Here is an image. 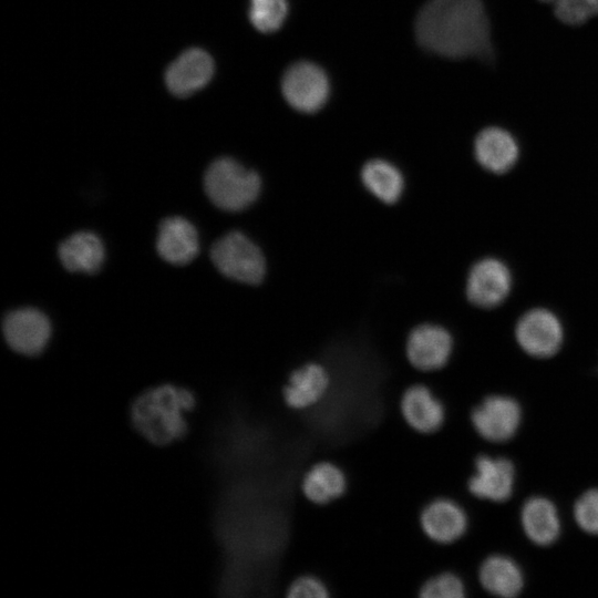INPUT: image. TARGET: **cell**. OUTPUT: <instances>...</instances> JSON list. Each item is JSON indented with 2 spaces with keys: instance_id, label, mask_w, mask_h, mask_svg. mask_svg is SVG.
<instances>
[{
  "instance_id": "13",
  "label": "cell",
  "mask_w": 598,
  "mask_h": 598,
  "mask_svg": "<svg viewBox=\"0 0 598 598\" xmlns=\"http://www.w3.org/2000/svg\"><path fill=\"white\" fill-rule=\"evenodd\" d=\"M511 287L512 276L506 265L495 258H484L468 272L466 297L473 305L489 309L506 299Z\"/></svg>"
},
{
  "instance_id": "9",
  "label": "cell",
  "mask_w": 598,
  "mask_h": 598,
  "mask_svg": "<svg viewBox=\"0 0 598 598\" xmlns=\"http://www.w3.org/2000/svg\"><path fill=\"white\" fill-rule=\"evenodd\" d=\"M399 411L404 423L421 435L435 434L446 419L444 403L422 382H413L403 390Z\"/></svg>"
},
{
  "instance_id": "25",
  "label": "cell",
  "mask_w": 598,
  "mask_h": 598,
  "mask_svg": "<svg viewBox=\"0 0 598 598\" xmlns=\"http://www.w3.org/2000/svg\"><path fill=\"white\" fill-rule=\"evenodd\" d=\"M286 598H331L327 582L318 575L302 573L293 577L285 592Z\"/></svg>"
},
{
  "instance_id": "10",
  "label": "cell",
  "mask_w": 598,
  "mask_h": 598,
  "mask_svg": "<svg viewBox=\"0 0 598 598\" xmlns=\"http://www.w3.org/2000/svg\"><path fill=\"white\" fill-rule=\"evenodd\" d=\"M3 337L8 346L23 355L41 353L51 337L48 317L34 308L16 309L2 321Z\"/></svg>"
},
{
  "instance_id": "20",
  "label": "cell",
  "mask_w": 598,
  "mask_h": 598,
  "mask_svg": "<svg viewBox=\"0 0 598 598\" xmlns=\"http://www.w3.org/2000/svg\"><path fill=\"white\" fill-rule=\"evenodd\" d=\"M101 239L90 231H78L64 239L58 249L61 264L70 271L94 272L104 260Z\"/></svg>"
},
{
  "instance_id": "21",
  "label": "cell",
  "mask_w": 598,
  "mask_h": 598,
  "mask_svg": "<svg viewBox=\"0 0 598 598\" xmlns=\"http://www.w3.org/2000/svg\"><path fill=\"white\" fill-rule=\"evenodd\" d=\"M483 588L498 597H515L524 586L523 573L511 558L502 555L487 557L478 570Z\"/></svg>"
},
{
  "instance_id": "12",
  "label": "cell",
  "mask_w": 598,
  "mask_h": 598,
  "mask_svg": "<svg viewBox=\"0 0 598 598\" xmlns=\"http://www.w3.org/2000/svg\"><path fill=\"white\" fill-rule=\"evenodd\" d=\"M419 525L427 540L437 545H451L465 534L468 522L458 503L451 498L436 497L422 506Z\"/></svg>"
},
{
  "instance_id": "27",
  "label": "cell",
  "mask_w": 598,
  "mask_h": 598,
  "mask_svg": "<svg viewBox=\"0 0 598 598\" xmlns=\"http://www.w3.org/2000/svg\"><path fill=\"white\" fill-rule=\"evenodd\" d=\"M574 517L584 532L598 535V488L588 489L578 497Z\"/></svg>"
},
{
  "instance_id": "26",
  "label": "cell",
  "mask_w": 598,
  "mask_h": 598,
  "mask_svg": "<svg viewBox=\"0 0 598 598\" xmlns=\"http://www.w3.org/2000/svg\"><path fill=\"white\" fill-rule=\"evenodd\" d=\"M554 6L557 19L569 25L585 23L598 14V0H559Z\"/></svg>"
},
{
  "instance_id": "14",
  "label": "cell",
  "mask_w": 598,
  "mask_h": 598,
  "mask_svg": "<svg viewBox=\"0 0 598 598\" xmlns=\"http://www.w3.org/2000/svg\"><path fill=\"white\" fill-rule=\"evenodd\" d=\"M474 473L467 482V488L477 498L505 502L514 489L515 467L505 457L480 455L474 463Z\"/></svg>"
},
{
  "instance_id": "17",
  "label": "cell",
  "mask_w": 598,
  "mask_h": 598,
  "mask_svg": "<svg viewBox=\"0 0 598 598\" xmlns=\"http://www.w3.org/2000/svg\"><path fill=\"white\" fill-rule=\"evenodd\" d=\"M156 249L169 264L181 266L190 262L199 251L195 226L181 216L165 218L158 227Z\"/></svg>"
},
{
  "instance_id": "23",
  "label": "cell",
  "mask_w": 598,
  "mask_h": 598,
  "mask_svg": "<svg viewBox=\"0 0 598 598\" xmlns=\"http://www.w3.org/2000/svg\"><path fill=\"white\" fill-rule=\"evenodd\" d=\"M288 11L287 0H250L248 14L258 31L271 33L282 27Z\"/></svg>"
},
{
  "instance_id": "8",
  "label": "cell",
  "mask_w": 598,
  "mask_h": 598,
  "mask_svg": "<svg viewBox=\"0 0 598 598\" xmlns=\"http://www.w3.org/2000/svg\"><path fill=\"white\" fill-rule=\"evenodd\" d=\"M453 349L447 330L432 323L414 327L405 342V355L410 365L420 372H434L446 365Z\"/></svg>"
},
{
  "instance_id": "22",
  "label": "cell",
  "mask_w": 598,
  "mask_h": 598,
  "mask_svg": "<svg viewBox=\"0 0 598 598\" xmlns=\"http://www.w3.org/2000/svg\"><path fill=\"white\" fill-rule=\"evenodd\" d=\"M361 181L371 194L388 205L398 202L404 188V179L399 168L381 158L371 159L363 165Z\"/></svg>"
},
{
  "instance_id": "16",
  "label": "cell",
  "mask_w": 598,
  "mask_h": 598,
  "mask_svg": "<svg viewBox=\"0 0 598 598\" xmlns=\"http://www.w3.org/2000/svg\"><path fill=\"white\" fill-rule=\"evenodd\" d=\"M213 74L212 56L199 48H190L168 65L165 82L173 94L187 96L206 85Z\"/></svg>"
},
{
  "instance_id": "6",
  "label": "cell",
  "mask_w": 598,
  "mask_h": 598,
  "mask_svg": "<svg viewBox=\"0 0 598 598\" xmlns=\"http://www.w3.org/2000/svg\"><path fill=\"white\" fill-rule=\"evenodd\" d=\"M331 373L318 362H306L292 369L281 389L285 406L292 412H306L319 405L331 388Z\"/></svg>"
},
{
  "instance_id": "3",
  "label": "cell",
  "mask_w": 598,
  "mask_h": 598,
  "mask_svg": "<svg viewBox=\"0 0 598 598\" xmlns=\"http://www.w3.org/2000/svg\"><path fill=\"white\" fill-rule=\"evenodd\" d=\"M204 188L218 208L239 212L257 199L261 179L257 172L246 168L234 158L220 157L206 169Z\"/></svg>"
},
{
  "instance_id": "11",
  "label": "cell",
  "mask_w": 598,
  "mask_h": 598,
  "mask_svg": "<svg viewBox=\"0 0 598 598\" xmlns=\"http://www.w3.org/2000/svg\"><path fill=\"white\" fill-rule=\"evenodd\" d=\"M515 336L520 348L532 357L544 359L558 352L563 343V327L549 310L536 308L518 320Z\"/></svg>"
},
{
  "instance_id": "19",
  "label": "cell",
  "mask_w": 598,
  "mask_h": 598,
  "mask_svg": "<svg viewBox=\"0 0 598 598\" xmlns=\"http://www.w3.org/2000/svg\"><path fill=\"white\" fill-rule=\"evenodd\" d=\"M520 522L525 535L536 545L548 546L560 534V520L555 505L547 498L536 496L522 507Z\"/></svg>"
},
{
  "instance_id": "2",
  "label": "cell",
  "mask_w": 598,
  "mask_h": 598,
  "mask_svg": "<svg viewBox=\"0 0 598 598\" xmlns=\"http://www.w3.org/2000/svg\"><path fill=\"white\" fill-rule=\"evenodd\" d=\"M196 405L195 394L179 385L164 383L136 395L130 408L134 430L153 445L166 446L188 431L186 413Z\"/></svg>"
},
{
  "instance_id": "5",
  "label": "cell",
  "mask_w": 598,
  "mask_h": 598,
  "mask_svg": "<svg viewBox=\"0 0 598 598\" xmlns=\"http://www.w3.org/2000/svg\"><path fill=\"white\" fill-rule=\"evenodd\" d=\"M281 92L287 103L295 110L315 113L326 104L330 83L321 66L310 61H298L285 71Z\"/></svg>"
},
{
  "instance_id": "15",
  "label": "cell",
  "mask_w": 598,
  "mask_h": 598,
  "mask_svg": "<svg viewBox=\"0 0 598 598\" xmlns=\"http://www.w3.org/2000/svg\"><path fill=\"white\" fill-rule=\"evenodd\" d=\"M348 475L343 467L330 460L309 464L300 475L299 489L309 503L323 506L341 498L348 491Z\"/></svg>"
},
{
  "instance_id": "7",
  "label": "cell",
  "mask_w": 598,
  "mask_h": 598,
  "mask_svg": "<svg viewBox=\"0 0 598 598\" xmlns=\"http://www.w3.org/2000/svg\"><path fill=\"white\" fill-rule=\"evenodd\" d=\"M522 422V409L509 396L489 395L471 412V423L484 440L502 443L511 440Z\"/></svg>"
},
{
  "instance_id": "28",
  "label": "cell",
  "mask_w": 598,
  "mask_h": 598,
  "mask_svg": "<svg viewBox=\"0 0 598 598\" xmlns=\"http://www.w3.org/2000/svg\"><path fill=\"white\" fill-rule=\"evenodd\" d=\"M540 1L555 4L559 0H540Z\"/></svg>"
},
{
  "instance_id": "4",
  "label": "cell",
  "mask_w": 598,
  "mask_h": 598,
  "mask_svg": "<svg viewBox=\"0 0 598 598\" xmlns=\"http://www.w3.org/2000/svg\"><path fill=\"white\" fill-rule=\"evenodd\" d=\"M210 259L225 277L246 285H258L266 274L262 251L240 231L218 238L210 248Z\"/></svg>"
},
{
  "instance_id": "24",
  "label": "cell",
  "mask_w": 598,
  "mask_h": 598,
  "mask_svg": "<svg viewBox=\"0 0 598 598\" xmlns=\"http://www.w3.org/2000/svg\"><path fill=\"white\" fill-rule=\"evenodd\" d=\"M465 585L461 577L452 571L430 575L421 584L419 598H463Z\"/></svg>"
},
{
  "instance_id": "18",
  "label": "cell",
  "mask_w": 598,
  "mask_h": 598,
  "mask_svg": "<svg viewBox=\"0 0 598 598\" xmlns=\"http://www.w3.org/2000/svg\"><path fill=\"white\" fill-rule=\"evenodd\" d=\"M518 145L514 136L504 128L492 126L482 130L474 141V155L486 171L503 174L518 158Z\"/></svg>"
},
{
  "instance_id": "1",
  "label": "cell",
  "mask_w": 598,
  "mask_h": 598,
  "mask_svg": "<svg viewBox=\"0 0 598 598\" xmlns=\"http://www.w3.org/2000/svg\"><path fill=\"white\" fill-rule=\"evenodd\" d=\"M414 31L419 44L434 54L494 60L483 0H427L417 12Z\"/></svg>"
}]
</instances>
